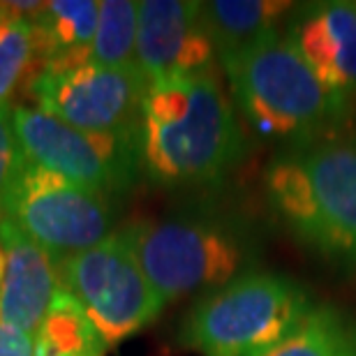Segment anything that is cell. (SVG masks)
<instances>
[{
  "instance_id": "obj_1",
  "label": "cell",
  "mask_w": 356,
  "mask_h": 356,
  "mask_svg": "<svg viewBox=\"0 0 356 356\" xmlns=\"http://www.w3.org/2000/svg\"><path fill=\"white\" fill-rule=\"evenodd\" d=\"M141 172L165 188L225 181L245 153V134L216 67L151 83L141 106Z\"/></svg>"
},
{
  "instance_id": "obj_2",
  "label": "cell",
  "mask_w": 356,
  "mask_h": 356,
  "mask_svg": "<svg viewBox=\"0 0 356 356\" xmlns=\"http://www.w3.org/2000/svg\"><path fill=\"white\" fill-rule=\"evenodd\" d=\"M282 225L333 264L356 261V139L322 137L282 148L264 172Z\"/></svg>"
},
{
  "instance_id": "obj_3",
  "label": "cell",
  "mask_w": 356,
  "mask_h": 356,
  "mask_svg": "<svg viewBox=\"0 0 356 356\" xmlns=\"http://www.w3.org/2000/svg\"><path fill=\"white\" fill-rule=\"evenodd\" d=\"M218 63L229 81L234 109L259 139L284 148L303 146L322 139L340 118L322 83L280 31Z\"/></svg>"
},
{
  "instance_id": "obj_4",
  "label": "cell",
  "mask_w": 356,
  "mask_h": 356,
  "mask_svg": "<svg viewBox=\"0 0 356 356\" xmlns=\"http://www.w3.org/2000/svg\"><path fill=\"white\" fill-rule=\"evenodd\" d=\"M310 310L308 291L296 280L248 270L192 305L178 343L199 356H266L303 324Z\"/></svg>"
},
{
  "instance_id": "obj_5",
  "label": "cell",
  "mask_w": 356,
  "mask_h": 356,
  "mask_svg": "<svg viewBox=\"0 0 356 356\" xmlns=\"http://www.w3.org/2000/svg\"><path fill=\"white\" fill-rule=\"evenodd\" d=\"M162 303L211 291L248 273L252 259L243 232L222 220L176 216L139 220L120 229Z\"/></svg>"
},
{
  "instance_id": "obj_6",
  "label": "cell",
  "mask_w": 356,
  "mask_h": 356,
  "mask_svg": "<svg viewBox=\"0 0 356 356\" xmlns=\"http://www.w3.org/2000/svg\"><path fill=\"white\" fill-rule=\"evenodd\" d=\"M3 220L60 264L111 236L113 206L102 192L21 158L5 195Z\"/></svg>"
},
{
  "instance_id": "obj_7",
  "label": "cell",
  "mask_w": 356,
  "mask_h": 356,
  "mask_svg": "<svg viewBox=\"0 0 356 356\" xmlns=\"http://www.w3.org/2000/svg\"><path fill=\"white\" fill-rule=\"evenodd\" d=\"M58 273L63 291L81 305L106 347L146 329L165 308L120 232L60 261Z\"/></svg>"
},
{
  "instance_id": "obj_8",
  "label": "cell",
  "mask_w": 356,
  "mask_h": 356,
  "mask_svg": "<svg viewBox=\"0 0 356 356\" xmlns=\"http://www.w3.org/2000/svg\"><path fill=\"white\" fill-rule=\"evenodd\" d=\"M12 127L28 165L102 195L127 190L141 172L139 134H97L63 123L38 106H12Z\"/></svg>"
},
{
  "instance_id": "obj_9",
  "label": "cell",
  "mask_w": 356,
  "mask_h": 356,
  "mask_svg": "<svg viewBox=\"0 0 356 356\" xmlns=\"http://www.w3.org/2000/svg\"><path fill=\"white\" fill-rule=\"evenodd\" d=\"M28 90L40 111L79 130L139 134L148 83L137 67H102L88 60L79 65L33 70Z\"/></svg>"
},
{
  "instance_id": "obj_10",
  "label": "cell",
  "mask_w": 356,
  "mask_h": 356,
  "mask_svg": "<svg viewBox=\"0 0 356 356\" xmlns=\"http://www.w3.org/2000/svg\"><path fill=\"white\" fill-rule=\"evenodd\" d=\"M216 47L204 24L202 3L144 0L139 3L137 70L151 83L216 67Z\"/></svg>"
},
{
  "instance_id": "obj_11",
  "label": "cell",
  "mask_w": 356,
  "mask_h": 356,
  "mask_svg": "<svg viewBox=\"0 0 356 356\" xmlns=\"http://www.w3.org/2000/svg\"><path fill=\"white\" fill-rule=\"evenodd\" d=\"M287 38L343 116L356 97V3H319L298 12Z\"/></svg>"
},
{
  "instance_id": "obj_12",
  "label": "cell",
  "mask_w": 356,
  "mask_h": 356,
  "mask_svg": "<svg viewBox=\"0 0 356 356\" xmlns=\"http://www.w3.org/2000/svg\"><path fill=\"white\" fill-rule=\"evenodd\" d=\"M0 241L7 250V268L0 282V322L38 338L63 289L58 264L5 220H0Z\"/></svg>"
},
{
  "instance_id": "obj_13",
  "label": "cell",
  "mask_w": 356,
  "mask_h": 356,
  "mask_svg": "<svg viewBox=\"0 0 356 356\" xmlns=\"http://www.w3.org/2000/svg\"><path fill=\"white\" fill-rule=\"evenodd\" d=\"M99 0H51L33 14L40 67H65L90 60Z\"/></svg>"
},
{
  "instance_id": "obj_14",
  "label": "cell",
  "mask_w": 356,
  "mask_h": 356,
  "mask_svg": "<svg viewBox=\"0 0 356 356\" xmlns=\"http://www.w3.org/2000/svg\"><path fill=\"white\" fill-rule=\"evenodd\" d=\"M280 0H211L202 3L204 24L216 47L218 60L245 51L268 33L280 31L277 24L291 10Z\"/></svg>"
},
{
  "instance_id": "obj_15",
  "label": "cell",
  "mask_w": 356,
  "mask_h": 356,
  "mask_svg": "<svg viewBox=\"0 0 356 356\" xmlns=\"http://www.w3.org/2000/svg\"><path fill=\"white\" fill-rule=\"evenodd\" d=\"M266 356H356V322L336 305H312L303 324Z\"/></svg>"
},
{
  "instance_id": "obj_16",
  "label": "cell",
  "mask_w": 356,
  "mask_h": 356,
  "mask_svg": "<svg viewBox=\"0 0 356 356\" xmlns=\"http://www.w3.org/2000/svg\"><path fill=\"white\" fill-rule=\"evenodd\" d=\"M106 345L86 312L67 291L60 289L38 333V354L54 356H104Z\"/></svg>"
},
{
  "instance_id": "obj_17",
  "label": "cell",
  "mask_w": 356,
  "mask_h": 356,
  "mask_svg": "<svg viewBox=\"0 0 356 356\" xmlns=\"http://www.w3.org/2000/svg\"><path fill=\"white\" fill-rule=\"evenodd\" d=\"M139 3L134 0H99L95 40L90 44V63L102 67H137Z\"/></svg>"
},
{
  "instance_id": "obj_18",
  "label": "cell",
  "mask_w": 356,
  "mask_h": 356,
  "mask_svg": "<svg viewBox=\"0 0 356 356\" xmlns=\"http://www.w3.org/2000/svg\"><path fill=\"white\" fill-rule=\"evenodd\" d=\"M38 58V42L31 17L19 14L12 3H0V109H12V95L31 76Z\"/></svg>"
},
{
  "instance_id": "obj_19",
  "label": "cell",
  "mask_w": 356,
  "mask_h": 356,
  "mask_svg": "<svg viewBox=\"0 0 356 356\" xmlns=\"http://www.w3.org/2000/svg\"><path fill=\"white\" fill-rule=\"evenodd\" d=\"M12 109H0V220H3V204L7 188L12 183V176L17 172V165L21 160V151L14 137L12 127Z\"/></svg>"
},
{
  "instance_id": "obj_20",
  "label": "cell",
  "mask_w": 356,
  "mask_h": 356,
  "mask_svg": "<svg viewBox=\"0 0 356 356\" xmlns=\"http://www.w3.org/2000/svg\"><path fill=\"white\" fill-rule=\"evenodd\" d=\"M0 356H38V338L0 322Z\"/></svg>"
},
{
  "instance_id": "obj_21",
  "label": "cell",
  "mask_w": 356,
  "mask_h": 356,
  "mask_svg": "<svg viewBox=\"0 0 356 356\" xmlns=\"http://www.w3.org/2000/svg\"><path fill=\"white\" fill-rule=\"evenodd\" d=\"M5 268H7V250H5L3 241H0V282H3V277H5Z\"/></svg>"
},
{
  "instance_id": "obj_22",
  "label": "cell",
  "mask_w": 356,
  "mask_h": 356,
  "mask_svg": "<svg viewBox=\"0 0 356 356\" xmlns=\"http://www.w3.org/2000/svg\"><path fill=\"white\" fill-rule=\"evenodd\" d=\"M38 356H54V354H38Z\"/></svg>"
}]
</instances>
